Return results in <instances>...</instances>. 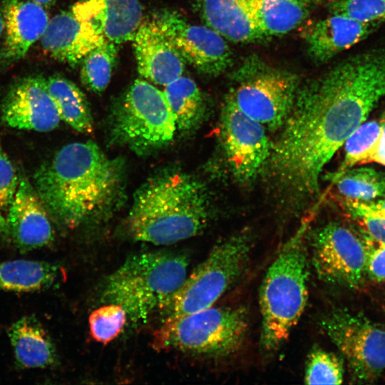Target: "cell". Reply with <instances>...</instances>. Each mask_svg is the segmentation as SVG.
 <instances>
[{
	"label": "cell",
	"instance_id": "obj_1",
	"mask_svg": "<svg viewBox=\"0 0 385 385\" xmlns=\"http://www.w3.org/2000/svg\"><path fill=\"white\" fill-rule=\"evenodd\" d=\"M124 168L93 142L61 148L35 171L33 185L51 218L75 228L111 214L121 201Z\"/></svg>",
	"mask_w": 385,
	"mask_h": 385
},
{
	"label": "cell",
	"instance_id": "obj_2",
	"mask_svg": "<svg viewBox=\"0 0 385 385\" xmlns=\"http://www.w3.org/2000/svg\"><path fill=\"white\" fill-rule=\"evenodd\" d=\"M210 210L208 193L199 180L181 170H166L136 191L127 228L135 240L172 245L204 231Z\"/></svg>",
	"mask_w": 385,
	"mask_h": 385
},
{
	"label": "cell",
	"instance_id": "obj_3",
	"mask_svg": "<svg viewBox=\"0 0 385 385\" xmlns=\"http://www.w3.org/2000/svg\"><path fill=\"white\" fill-rule=\"evenodd\" d=\"M305 230L302 226L284 245L267 269L260 288V341L267 352L277 349L288 339L307 304L309 260Z\"/></svg>",
	"mask_w": 385,
	"mask_h": 385
},
{
	"label": "cell",
	"instance_id": "obj_4",
	"mask_svg": "<svg viewBox=\"0 0 385 385\" xmlns=\"http://www.w3.org/2000/svg\"><path fill=\"white\" fill-rule=\"evenodd\" d=\"M188 266V257L176 252L134 255L107 278L102 301L121 306L133 322L145 320L164 308L186 278Z\"/></svg>",
	"mask_w": 385,
	"mask_h": 385
},
{
	"label": "cell",
	"instance_id": "obj_5",
	"mask_svg": "<svg viewBox=\"0 0 385 385\" xmlns=\"http://www.w3.org/2000/svg\"><path fill=\"white\" fill-rule=\"evenodd\" d=\"M249 327L242 307H210L166 318L154 334L158 350H174L209 357H225L240 351Z\"/></svg>",
	"mask_w": 385,
	"mask_h": 385
},
{
	"label": "cell",
	"instance_id": "obj_6",
	"mask_svg": "<svg viewBox=\"0 0 385 385\" xmlns=\"http://www.w3.org/2000/svg\"><path fill=\"white\" fill-rule=\"evenodd\" d=\"M253 242L251 231L244 230L216 244L164 307L167 318L213 306L245 272Z\"/></svg>",
	"mask_w": 385,
	"mask_h": 385
},
{
	"label": "cell",
	"instance_id": "obj_7",
	"mask_svg": "<svg viewBox=\"0 0 385 385\" xmlns=\"http://www.w3.org/2000/svg\"><path fill=\"white\" fill-rule=\"evenodd\" d=\"M175 130L163 91L142 79L135 80L115 106L111 121L113 140L140 154L168 145Z\"/></svg>",
	"mask_w": 385,
	"mask_h": 385
},
{
	"label": "cell",
	"instance_id": "obj_8",
	"mask_svg": "<svg viewBox=\"0 0 385 385\" xmlns=\"http://www.w3.org/2000/svg\"><path fill=\"white\" fill-rule=\"evenodd\" d=\"M320 325L357 379L371 381L385 370L384 329L360 314L344 309L327 314Z\"/></svg>",
	"mask_w": 385,
	"mask_h": 385
},
{
	"label": "cell",
	"instance_id": "obj_9",
	"mask_svg": "<svg viewBox=\"0 0 385 385\" xmlns=\"http://www.w3.org/2000/svg\"><path fill=\"white\" fill-rule=\"evenodd\" d=\"M299 86L297 76L289 72L246 71L228 97L250 118L276 130L289 115Z\"/></svg>",
	"mask_w": 385,
	"mask_h": 385
},
{
	"label": "cell",
	"instance_id": "obj_10",
	"mask_svg": "<svg viewBox=\"0 0 385 385\" xmlns=\"http://www.w3.org/2000/svg\"><path fill=\"white\" fill-rule=\"evenodd\" d=\"M266 130L227 96L221 111L220 138L228 170L239 182L254 180L267 168L272 142Z\"/></svg>",
	"mask_w": 385,
	"mask_h": 385
},
{
	"label": "cell",
	"instance_id": "obj_11",
	"mask_svg": "<svg viewBox=\"0 0 385 385\" xmlns=\"http://www.w3.org/2000/svg\"><path fill=\"white\" fill-rule=\"evenodd\" d=\"M310 242L312 262L322 280L351 288L361 285L367 248L353 230L331 222L316 230Z\"/></svg>",
	"mask_w": 385,
	"mask_h": 385
},
{
	"label": "cell",
	"instance_id": "obj_12",
	"mask_svg": "<svg viewBox=\"0 0 385 385\" xmlns=\"http://www.w3.org/2000/svg\"><path fill=\"white\" fill-rule=\"evenodd\" d=\"M154 20L184 61L198 71L215 76L230 66L232 53L225 38L209 26L191 24L169 10Z\"/></svg>",
	"mask_w": 385,
	"mask_h": 385
},
{
	"label": "cell",
	"instance_id": "obj_13",
	"mask_svg": "<svg viewBox=\"0 0 385 385\" xmlns=\"http://www.w3.org/2000/svg\"><path fill=\"white\" fill-rule=\"evenodd\" d=\"M1 118L11 128L38 132L51 131L61 120L46 79L39 75L21 78L12 84L2 101Z\"/></svg>",
	"mask_w": 385,
	"mask_h": 385
},
{
	"label": "cell",
	"instance_id": "obj_14",
	"mask_svg": "<svg viewBox=\"0 0 385 385\" xmlns=\"http://www.w3.org/2000/svg\"><path fill=\"white\" fill-rule=\"evenodd\" d=\"M51 217L33 184L20 175L6 218L9 235L21 252L48 245L54 232Z\"/></svg>",
	"mask_w": 385,
	"mask_h": 385
},
{
	"label": "cell",
	"instance_id": "obj_15",
	"mask_svg": "<svg viewBox=\"0 0 385 385\" xmlns=\"http://www.w3.org/2000/svg\"><path fill=\"white\" fill-rule=\"evenodd\" d=\"M4 38L0 68L21 59L41 38L49 21L46 7L32 0H3Z\"/></svg>",
	"mask_w": 385,
	"mask_h": 385
},
{
	"label": "cell",
	"instance_id": "obj_16",
	"mask_svg": "<svg viewBox=\"0 0 385 385\" xmlns=\"http://www.w3.org/2000/svg\"><path fill=\"white\" fill-rule=\"evenodd\" d=\"M40 39L43 48L52 58L74 66L106 38L91 22L71 10L49 19Z\"/></svg>",
	"mask_w": 385,
	"mask_h": 385
},
{
	"label": "cell",
	"instance_id": "obj_17",
	"mask_svg": "<svg viewBox=\"0 0 385 385\" xmlns=\"http://www.w3.org/2000/svg\"><path fill=\"white\" fill-rule=\"evenodd\" d=\"M132 41L141 76L165 86L183 75L185 61L155 20L142 23Z\"/></svg>",
	"mask_w": 385,
	"mask_h": 385
},
{
	"label": "cell",
	"instance_id": "obj_18",
	"mask_svg": "<svg viewBox=\"0 0 385 385\" xmlns=\"http://www.w3.org/2000/svg\"><path fill=\"white\" fill-rule=\"evenodd\" d=\"M72 11L115 44L132 41L143 16L139 0H78Z\"/></svg>",
	"mask_w": 385,
	"mask_h": 385
},
{
	"label": "cell",
	"instance_id": "obj_19",
	"mask_svg": "<svg viewBox=\"0 0 385 385\" xmlns=\"http://www.w3.org/2000/svg\"><path fill=\"white\" fill-rule=\"evenodd\" d=\"M332 14L315 22L305 35L308 53L319 62L327 61L349 49L379 26L357 21L338 14Z\"/></svg>",
	"mask_w": 385,
	"mask_h": 385
},
{
	"label": "cell",
	"instance_id": "obj_20",
	"mask_svg": "<svg viewBox=\"0 0 385 385\" xmlns=\"http://www.w3.org/2000/svg\"><path fill=\"white\" fill-rule=\"evenodd\" d=\"M198 9L206 26L226 39L243 43L264 38L245 0H199Z\"/></svg>",
	"mask_w": 385,
	"mask_h": 385
},
{
	"label": "cell",
	"instance_id": "obj_21",
	"mask_svg": "<svg viewBox=\"0 0 385 385\" xmlns=\"http://www.w3.org/2000/svg\"><path fill=\"white\" fill-rule=\"evenodd\" d=\"M8 335L16 361L21 368H46L55 364V346L34 316H24L11 324Z\"/></svg>",
	"mask_w": 385,
	"mask_h": 385
},
{
	"label": "cell",
	"instance_id": "obj_22",
	"mask_svg": "<svg viewBox=\"0 0 385 385\" xmlns=\"http://www.w3.org/2000/svg\"><path fill=\"white\" fill-rule=\"evenodd\" d=\"M250 16L264 37L287 34L307 17L313 0H245Z\"/></svg>",
	"mask_w": 385,
	"mask_h": 385
},
{
	"label": "cell",
	"instance_id": "obj_23",
	"mask_svg": "<svg viewBox=\"0 0 385 385\" xmlns=\"http://www.w3.org/2000/svg\"><path fill=\"white\" fill-rule=\"evenodd\" d=\"M61 273L58 266L43 261L0 262V289L17 292L46 289L58 283Z\"/></svg>",
	"mask_w": 385,
	"mask_h": 385
},
{
	"label": "cell",
	"instance_id": "obj_24",
	"mask_svg": "<svg viewBox=\"0 0 385 385\" xmlns=\"http://www.w3.org/2000/svg\"><path fill=\"white\" fill-rule=\"evenodd\" d=\"M163 93L173 113L176 128L183 133L197 129L205 118L206 105L196 83L181 76L166 85Z\"/></svg>",
	"mask_w": 385,
	"mask_h": 385
},
{
	"label": "cell",
	"instance_id": "obj_25",
	"mask_svg": "<svg viewBox=\"0 0 385 385\" xmlns=\"http://www.w3.org/2000/svg\"><path fill=\"white\" fill-rule=\"evenodd\" d=\"M46 85L61 120L80 133H91L93 129L91 109L77 85L59 75L46 79Z\"/></svg>",
	"mask_w": 385,
	"mask_h": 385
},
{
	"label": "cell",
	"instance_id": "obj_26",
	"mask_svg": "<svg viewBox=\"0 0 385 385\" xmlns=\"http://www.w3.org/2000/svg\"><path fill=\"white\" fill-rule=\"evenodd\" d=\"M334 182L338 192L344 199L369 201L385 198V173L371 168H351Z\"/></svg>",
	"mask_w": 385,
	"mask_h": 385
},
{
	"label": "cell",
	"instance_id": "obj_27",
	"mask_svg": "<svg viewBox=\"0 0 385 385\" xmlns=\"http://www.w3.org/2000/svg\"><path fill=\"white\" fill-rule=\"evenodd\" d=\"M117 56L115 43L106 39L83 59L81 80L89 91L101 93L108 86Z\"/></svg>",
	"mask_w": 385,
	"mask_h": 385
},
{
	"label": "cell",
	"instance_id": "obj_28",
	"mask_svg": "<svg viewBox=\"0 0 385 385\" xmlns=\"http://www.w3.org/2000/svg\"><path fill=\"white\" fill-rule=\"evenodd\" d=\"M381 133V121L371 120L361 124L346 140L344 156L334 181L344 171L359 163H366L378 145Z\"/></svg>",
	"mask_w": 385,
	"mask_h": 385
},
{
	"label": "cell",
	"instance_id": "obj_29",
	"mask_svg": "<svg viewBox=\"0 0 385 385\" xmlns=\"http://www.w3.org/2000/svg\"><path fill=\"white\" fill-rule=\"evenodd\" d=\"M342 359L334 353L314 348L305 365L304 381L306 384H340L344 379Z\"/></svg>",
	"mask_w": 385,
	"mask_h": 385
},
{
	"label": "cell",
	"instance_id": "obj_30",
	"mask_svg": "<svg viewBox=\"0 0 385 385\" xmlns=\"http://www.w3.org/2000/svg\"><path fill=\"white\" fill-rule=\"evenodd\" d=\"M128 319L127 312L121 306L106 303L91 312V334L97 342L108 344L123 331Z\"/></svg>",
	"mask_w": 385,
	"mask_h": 385
},
{
	"label": "cell",
	"instance_id": "obj_31",
	"mask_svg": "<svg viewBox=\"0 0 385 385\" xmlns=\"http://www.w3.org/2000/svg\"><path fill=\"white\" fill-rule=\"evenodd\" d=\"M332 14L367 24L385 22V0H335L331 3Z\"/></svg>",
	"mask_w": 385,
	"mask_h": 385
},
{
	"label": "cell",
	"instance_id": "obj_32",
	"mask_svg": "<svg viewBox=\"0 0 385 385\" xmlns=\"http://www.w3.org/2000/svg\"><path fill=\"white\" fill-rule=\"evenodd\" d=\"M15 169L0 143V210L11 205L16 192L19 180Z\"/></svg>",
	"mask_w": 385,
	"mask_h": 385
},
{
	"label": "cell",
	"instance_id": "obj_33",
	"mask_svg": "<svg viewBox=\"0 0 385 385\" xmlns=\"http://www.w3.org/2000/svg\"><path fill=\"white\" fill-rule=\"evenodd\" d=\"M367 248L366 272L375 281L385 280V244L378 243L372 249Z\"/></svg>",
	"mask_w": 385,
	"mask_h": 385
},
{
	"label": "cell",
	"instance_id": "obj_34",
	"mask_svg": "<svg viewBox=\"0 0 385 385\" xmlns=\"http://www.w3.org/2000/svg\"><path fill=\"white\" fill-rule=\"evenodd\" d=\"M366 234L371 240L380 244H385V218L372 214L362 213L352 216Z\"/></svg>",
	"mask_w": 385,
	"mask_h": 385
},
{
	"label": "cell",
	"instance_id": "obj_35",
	"mask_svg": "<svg viewBox=\"0 0 385 385\" xmlns=\"http://www.w3.org/2000/svg\"><path fill=\"white\" fill-rule=\"evenodd\" d=\"M342 204L346 211L352 217L367 213L385 218V198L378 200L361 201L342 198Z\"/></svg>",
	"mask_w": 385,
	"mask_h": 385
},
{
	"label": "cell",
	"instance_id": "obj_36",
	"mask_svg": "<svg viewBox=\"0 0 385 385\" xmlns=\"http://www.w3.org/2000/svg\"><path fill=\"white\" fill-rule=\"evenodd\" d=\"M376 162L385 165V118L381 120V133L378 145L368 163Z\"/></svg>",
	"mask_w": 385,
	"mask_h": 385
},
{
	"label": "cell",
	"instance_id": "obj_37",
	"mask_svg": "<svg viewBox=\"0 0 385 385\" xmlns=\"http://www.w3.org/2000/svg\"><path fill=\"white\" fill-rule=\"evenodd\" d=\"M44 7H49L53 5L57 0H32Z\"/></svg>",
	"mask_w": 385,
	"mask_h": 385
},
{
	"label": "cell",
	"instance_id": "obj_38",
	"mask_svg": "<svg viewBox=\"0 0 385 385\" xmlns=\"http://www.w3.org/2000/svg\"><path fill=\"white\" fill-rule=\"evenodd\" d=\"M4 30V19L2 14L0 12V36Z\"/></svg>",
	"mask_w": 385,
	"mask_h": 385
},
{
	"label": "cell",
	"instance_id": "obj_39",
	"mask_svg": "<svg viewBox=\"0 0 385 385\" xmlns=\"http://www.w3.org/2000/svg\"><path fill=\"white\" fill-rule=\"evenodd\" d=\"M5 220L6 219L2 215L0 210V227H1L5 223Z\"/></svg>",
	"mask_w": 385,
	"mask_h": 385
}]
</instances>
